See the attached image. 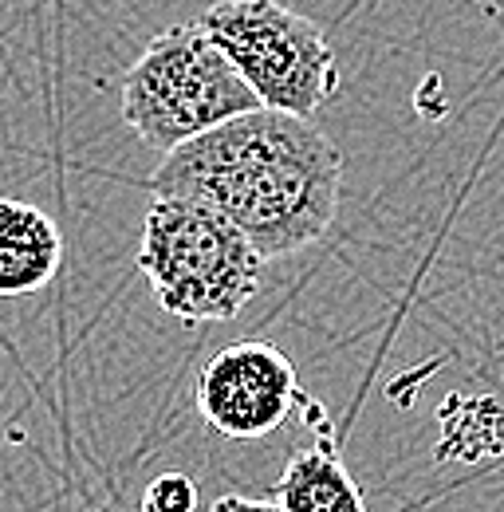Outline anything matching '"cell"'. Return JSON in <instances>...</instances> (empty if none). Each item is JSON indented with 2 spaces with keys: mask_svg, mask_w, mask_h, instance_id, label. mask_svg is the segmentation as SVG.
Masks as SVG:
<instances>
[{
  "mask_svg": "<svg viewBox=\"0 0 504 512\" xmlns=\"http://www.w3.org/2000/svg\"><path fill=\"white\" fill-rule=\"evenodd\" d=\"M150 190L209 205L264 260H280L319 245L335 225L343 154L312 119L256 107L170 150Z\"/></svg>",
  "mask_w": 504,
  "mask_h": 512,
  "instance_id": "obj_1",
  "label": "cell"
},
{
  "mask_svg": "<svg viewBox=\"0 0 504 512\" xmlns=\"http://www.w3.org/2000/svg\"><path fill=\"white\" fill-rule=\"evenodd\" d=\"M264 256L221 213L186 197H154L142 221L138 268L166 316L229 323L252 304Z\"/></svg>",
  "mask_w": 504,
  "mask_h": 512,
  "instance_id": "obj_2",
  "label": "cell"
},
{
  "mask_svg": "<svg viewBox=\"0 0 504 512\" xmlns=\"http://www.w3.org/2000/svg\"><path fill=\"white\" fill-rule=\"evenodd\" d=\"M256 107V95L197 20L158 32L123 79V123L162 154Z\"/></svg>",
  "mask_w": 504,
  "mask_h": 512,
  "instance_id": "obj_3",
  "label": "cell"
},
{
  "mask_svg": "<svg viewBox=\"0 0 504 512\" xmlns=\"http://www.w3.org/2000/svg\"><path fill=\"white\" fill-rule=\"evenodd\" d=\"M197 24L260 107L312 119L327 99H335L339 60L327 36L296 8L280 0H217Z\"/></svg>",
  "mask_w": 504,
  "mask_h": 512,
  "instance_id": "obj_4",
  "label": "cell"
},
{
  "mask_svg": "<svg viewBox=\"0 0 504 512\" xmlns=\"http://www.w3.org/2000/svg\"><path fill=\"white\" fill-rule=\"evenodd\" d=\"M193 394L201 418L233 442H256L276 434L304 402L292 359L264 339H241L221 347L201 367Z\"/></svg>",
  "mask_w": 504,
  "mask_h": 512,
  "instance_id": "obj_5",
  "label": "cell"
},
{
  "mask_svg": "<svg viewBox=\"0 0 504 512\" xmlns=\"http://www.w3.org/2000/svg\"><path fill=\"white\" fill-rule=\"evenodd\" d=\"M63 233L52 213L32 201L0 197V300H20L56 280Z\"/></svg>",
  "mask_w": 504,
  "mask_h": 512,
  "instance_id": "obj_6",
  "label": "cell"
},
{
  "mask_svg": "<svg viewBox=\"0 0 504 512\" xmlns=\"http://www.w3.org/2000/svg\"><path fill=\"white\" fill-rule=\"evenodd\" d=\"M280 512H367V497L343 465L331 434H319V446L300 449L276 481Z\"/></svg>",
  "mask_w": 504,
  "mask_h": 512,
  "instance_id": "obj_7",
  "label": "cell"
},
{
  "mask_svg": "<svg viewBox=\"0 0 504 512\" xmlns=\"http://www.w3.org/2000/svg\"><path fill=\"white\" fill-rule=\"evenodd\" d=\"M142 512H197V481L189 473H162L146 485Z\"/></svg>",
  "mask_w": 504,
  "mask_h": 512,
  "instance_id": "obj_8",
  "label": "cell"
},
{
  "mask_svg": "<svg viewBox=\"0 0 504 512\" xmlns=\"http://www.w3.org/2000/svg\"><path fill=\"white\" fill-rule=\"evenodd\" d=\"M205 512H280L276 501H256V497H241V493H221Z\"/></svg>",
  "mask_w": 504,
  "mask_h": 512,
  "instance_id": "obj_9",
  "label": "cell"
}]
</instances>
